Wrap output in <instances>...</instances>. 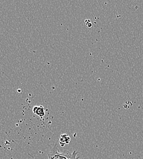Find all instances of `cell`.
Instances as JSON below:
<instances>
[{"label":"cell","mask_w":143,"mask_h":159,"mask_svg":"<svg viewBox=\"0 0 143 159\" xmlns=\"http://www.w3.org/2000/svg\"><path fill=\"white\" fill-rule=\"evenodd\" d=\"M33 112L40 117H43L45 115V110L43 106H35L33 108Z\"/></svg>","instance_id":"2"},{"label":"cell","mask_w":143,"mask_h":159,"mask_svg":"<svg viewBox=\"0 0 143 159\" xmlns=\"http://www.w3.org/2000/svg\"><path fill=\"white\" fill-rule=\"evenodd\" d=\"M72 156V153L69 151L60 152L59 149L55 146L48 155V159H69Z\"/></svg>","instance_id":"1"},{"label":"cell","mask_w":143,"mask_h":159,"mask_svg":"<svg viewBox=\"0 0 143 159\" xmlns=\"http://www.w3.org/2000/svg\"><path fill=\"white\" fill-rule=\"evenodd\" d=\"M70 141V138L69 135L66 134H63L62 135L60 139V144L62 147H63L65 145L69 144Z\"/></svg>","instance_id":"3"},{"label":"cell","mask_w":143,"mask_h":159,"mask_svg":"<svg viewBox=\"0 0 143 159\" xmlns=\"http://www.w3.org/2000/svg\"><path fill=\"white\" fill-rule=\"evenodd\" d=\"M78 154V152H76V151L73 152H72V157H70V159H79V157H77Z\"/></svg>","instance_id":"4"}]
</instances>
